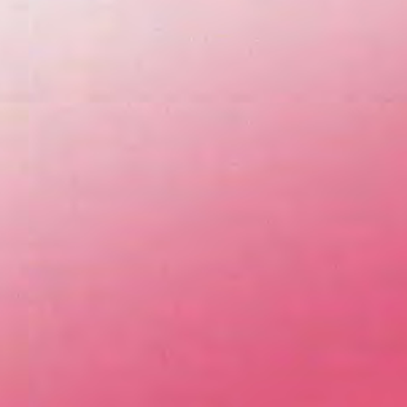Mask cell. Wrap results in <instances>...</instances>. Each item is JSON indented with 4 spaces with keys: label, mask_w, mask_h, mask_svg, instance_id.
<instances>
[{
    "label": "cell",
    "mask_w": 407,
    "mask_h": 407,
    "mask_svg": "<svg viewBox=\"0 0 407 407\" xmlns=\"http://www.w3.org/2000/svg\"><path fill=\"white\" fill-rule=\"evenodd\" d=\"M376 99L381 100V102H386V104H390V102H407V94H404V92L381 94V96H376Z\"/></svg>",
    "instance_id": "cell-1"
}]
</instances>
